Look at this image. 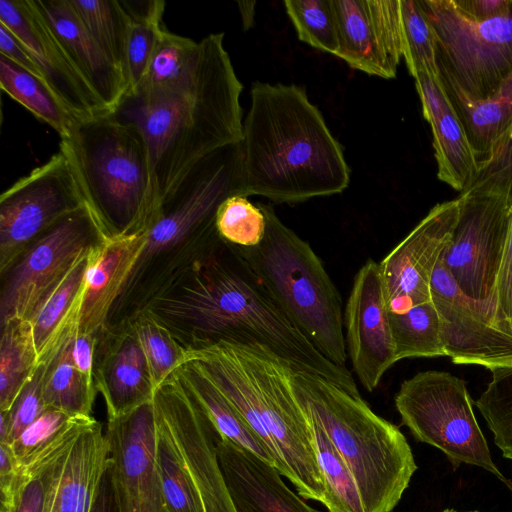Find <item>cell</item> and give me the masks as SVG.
<instances>
[{
    "mask_svg": "<svg viewBox=\"0 0 512 512\" xmlns=\"http://www.w3.org/2000/svg\"><path fill=\"white\" fill-rule=\"evenodd\" d=\"M79 418L49 408L11 444L21 467L54 444Z\"/></svg>",
    "mask_w": 512,
    "mask_h": 512,
    "instance_id": "cell-46",
    "label": "cell"
},
{
    "mask_svg": "<svg viewBox=\"0 0 512 512\" xmlns=\"http://www.w3.org/2000/svg\"><path fill=\"white\" fill-rule=\"evenodd\" d=\"M436 38L437 64L447 93L469 101L491 97L512 74V5L476 22L452 0H420Z\"/></svg>",
    "mask_w": 512,
    "mask_h": 512,
    "instance_id": "cell-9",
    "label": "cell"
},
{
    "mask_svg": "<svg viewBox=\"0 0 512 512\" xmlns=\"http://www.w3.org/2000/svg\"><path fill=\"white\" fill-rule=\"evenodd\" d=\"M155 416L157 465L168 508L170 512H202L200 498L184 458L169 428L156 411Z\"/></svg>",
    "mask_w": 512,
    "mask_h": 512,
    "instance_id": "cell-39",
    "label": "cell"
},
{
    "mask_svg": "<svg viewBox=\"0 0 512 512\" xmlns=\"http://www.w3.org/2000/svg\"><path fill=\"white\" fill-rule=\"evenodd\" d=\"M308 419L324 480L323 505L328 512H365L358 485L346 462L322 428L309 416Z\"/></svg>",
    "mask_w": 512,
    "mask_h": 512,
    "instance_id": "cell-38",
    "label": "cell"
},
{
    "mask_svg": "<svg viewBox=\"0 0 512 512\" xmlns=\"http://www.w3.org/2000/svg\"><path fill=\"white\" fill-rule=\"evenodd\" d=\"M1 327L0 410H10L39 363L32 322L15 317Z\"/></svg>",
    "mask_w": 512,
    "mask_h": 512,
    "instance_id": "cell-31",
    "label": "cell"
},
{
    "mask_svg": "<svg viewBox=\"0 0 512 512\" xmlns=\"http://www.w3.org/2000/svg\"><path fill=\"white\" fill-rule=\"evenodd\" d=\"M88 206L72 162L59 148L0 196V273L64 217Z\"/></svg>",
    "mask_w": 512,
    "mask_h": 512,
    "instance_id": "cell-11",
    "label": "cell"
},
{
    "mask_svg": "<svg viewBox=\"0 0 512 512\" xmlns=\"http://www.w3.org/2000/svg\"><path fill=\"white\" fill-rule=\"evenodd\" d=\"M266 220L262 241L236 247L288 320L328 360L346 366L342 299L308 242L287 227L272 206L259 203Z\"/></svg>",
    "mask_w": 512,
    "mask_h": 512,
    "instance_id": "cell-7",
    "label": "cell"
},
{
    "mask_svg": "<svg viewBox=\"0 0 512 512\" xmlns=\"http://www.w3.org/2000/svg\"><path fill=\"white\" fill-rule=\"evenodd\" d=\"M442 512H458V511H455V510H452V509H446ZM468 512H477V511H468Z\"/></svg>",
    "mask_w": 512,
    "mask_h": 512,
    "instance_id": "cell-56",
    "label": "cell"
},
{
    "mask_svg": "<svg viewBox=\"0 0 512 512\" xmlns=\"http://www.w3.org/2000/svg\"><path fill=\"white\" fill-rule=\"evenodd\" d=\"M395 406L414 438L440 449L454 468L481 467L512 491L491 458L462 379L444 371L419 372L401 384Z\"/></svg>",
    "mask_w": 512,
    "mask_h": 512,
    "instance_id": "cell-10",
    "label": "cell"
},
{
    "mask_svg": "<svg viewBox=\"0 0 512 512\" xmlns=\"http://www.w3.org/2000/svg\"><path fill=\"white\" fill-rule=\"evenodd\" d=\"M129 20L125 78L127 94L144 80L159 35L165 2L162 0H120ZM125 97V96H124Z\"/></svg>",
    "mask_w": 512,
    "mask_h": 512,
    "instance_id": "cell-33",
    "label": "cell"
},
{
    "mask_svg": "<svg viewBox=\"0 0 512 512\" xmlns=\"http://www.w3.org/2000/svg\"><path fill=\"white\" fill-rule=\"evenodd\" d=\"M250 95L240 143L246 197L297 203L348 187L343 148L303 87L256 81Z\"/></svg>",
    "mask_w": 512,
    "mask_h": 512,
    "instance_id": "cell-3",
    "label": "cell"
},
{
    "mask_svg": "<svg viewBox=\"0 0 512 512\" xmlns=\"http://www.w3.org/2000/svg\"><path fill=\"white\" fill-rule=\"evenodd\" d=\"M33 3L74 67L113 113L127 93V83L121 71L88 34L68 0H33Z\"/></svg>",
    "mask_w": 512,
    "mask_h": 512,
    "instance_id": "cell-25",
    "label": "cell"
},
{
    "mask_svg": "<svg viewBox=\"0 0 512 512\" xmlns=\"http://www.w3.org/2000/svg\"><path fill=\"white\" fill-rule=\"evenodd\" d=\"M430 293L446 356L456 364L490 371L512 366V330L498 323L488 301L473 299L458 287L441 258L432 274Z\"/></svg>",
    "mask_w": 512,
    "mask_h": 512,
    "instance_id": "cell-14",
    "label": "cell"
},
{
    "mask_svg": "<svg viewBox=\"0 0 512 512\" xmlns=\"http://www.w3.org/2000/svg\"><path fill=\"white\" fill-rule=\"evenodd\" d=\"M144 307L186 348L220 340L263 345L296 370L360 395L351 372L322 355L288 320L236 247L216 239Z\"/></svg>",
    "mask_w": 512,
    "mask_h": 512,
    "instance_id": "cell-1",
    "label": "cell"
},
{
    "mask_svg": "<svg viewBox=\"0 0 512 512\" xmlns=\"http://www.w3.org/2000/svg\"><path fill=\"white\" fill-rule=\"evenodd\" d=\"M147 230L108 236L91 249L79 314L81 333L100 335L107 329L109 313L145 250Z\"/></svg>",
    "mask_w": 512,
    "mask_h": 512,
    "instance_id": "cell-21",
    "label": "cell"
},
{
    "mask_svg": "<svg viewBox=\"0 0 512 512\" xmlns=\"http://www.w3.org/2000/svg\"><path fill=\"white\" fill-rule=\"evenodd\" d=\"M105 433L119 512H170L157 465L153 402L108 419Z\"/></svg>",
    "mask_w": 512,
    "mask_h": 512,
    "instance_id": "cell-15",
    "label": "cell"
},
{
    "mask_svg": "<svg viewBox=\"0 0 512 512\" xmlns=\"http://www.w3.org/2000/svg\"><path fill=\"white\" fill-rule=\"evenodd\" d=\"M127 327L137 339L148 363L155 389L186 363L187 348L170 328L146 307L128 318Z\"/></svg>",
    "mask_w": 512,
    "mask_h": 512,
    "instance_id": "cell-35",
    "label": "cell"
},
{
    "mask_svg": "<svg viewBox=\"0 0 512 512\" xmlns=\"http://www.w3.org/2000/svg\"><path fill=\"white\" fill-rule=\"evenodd\" d=\"M0 87L38 119L51 126L60 138L69 134L75 119L45 82L3 55H0Z\"/></svg>",
    "mask_w": 512,
    "mask_h": 512,
    "instance_id": "cell-32",
    "label": "cell"
},
{
    "mask_svg": "<svg viewBox=\"0 0 512 512\" xmlns=\"http://www.w3.org/2000/svg\"><path fill=\"white\" fill-rule=\"evenodd\" d=\"M188 361L238 410L297 494L323 504L310 421L291 384L294 367L263 345L225 340L187 348Z\"/></svg>",
    "mask_w": 512,
    "mask_h": 512,
    "instance_id": "cell-4",
    "label": "cell"
},
{
    "mask_svg": "<svg viewBox=\"0 0 512 512\" xmlns=\"http://www.w3.org/2000/svg\"><path fill=\"white\" fill-rule=\"evenodd\" d=\"M458 11L466 18L482 22L508 11L512 0H452Z\"/></svg>",
    "mask_w": 512,
    "mask_h": 512,
    "instance_id": "cell-51",
    "label": "cell"
},
{
    "mask_svg": "<svg viewBox=\"0 0 512 512\" xmlns=\"http://www.w3.org/2000/svg\"><path fill=\"white\" fill-rule=\"evenodd\" d=\"M404 55L410 74L425 72L439 77L436 38L420 0H400Z\"/></svg>",
    "mask_w": 512,
    "mask_h": 512,
    "instance_id": "cell-42",
    "label": "cell"
},
{
    "mask_svg": "<svg viewBox=\"0 0 512 512\" xmlns=\"http://www.w3.org/2000/svg\"><path fill=\"white\" fill-rule=\"evenodd\" d=\"M223 39L224 33H217L200 41L197 66L181 85L129 93L113 112L136 126L146 140L156 213L164 197L195 163L242 141L243 86Z\"/></svg>",
    "mask_w": 512,
    "mask_h": 512,
    "instance_id": "cell-2",
    "label": "cell"
},
{
    "mask_svg": "<svg viewBox=\"0 0 512 512\" xmlns=\"http://www.w3.org/2000/svg\"><path fill=\"white\" fill-rule=\"evenodd\" d=\"M110 465V445L95 420L77 437L66 459L51 512H90Z\"/></svg>",
    "mask_w": 512,
    "mask_h": 512,
    "instance_id": "cell-26",
    "label": "cell"
},
{
    "mask_svg": "<svg viewBox=\"0 0 512 512\" xmlns=\"http://www.w3.org/2000/svg\"><path fill=\"white\" fill-rule=\"evenodd\" d=\"M216 451L238 512H320L292 491L274 466L255 454L219 435Z\"/></svg>",
    "mask_w": 512,
    "mask_h": 512,
    "instance_id": "cell-23",
    "label": "cell"
},
{
    "mask_svg": "<svg viewBox=\"0 0 512 512\" xmlns=\"http://www.w3.org/2000/svg\"><path fill=\"white\" fill-rule=\"evenodd\" d=\"M176 371L221 438L255 454L277 469V461L269 448L204 374L189 361Z\"/></svg>",
    "mask_w": 512,
    "mask_h": 512,
    "instance_id": "cell-28",
    "label": "cell"
},
{
    "mask_svg": "<svg viewBox=\"0 0 512 512\" xmlns=\"http://www.w3.org/2000/svg\"><path fill=\"white\" fill-rule=\"evenodd\" d=\"M200 51V42L162 29L147 74L135 91L169 89L181 85L194 72Z\"/></svg>",
    "mask_w": 512,
    "mask_h": 512,
    "instance_id": "cell-40",
    "label": "cell"
},
{
    "mask_svg": "<svg viewBox=\"0 0 512 512\" xmlns=\"http://www.w3.org/2000/svg\"><path fill=\"white\" fill-rule=\"evenodd\" d=\"M90 512H119L111 478L110 465L99 486Z\"/></svg>",
    "mask_w": 512,
    "mask_h": 512,
    "instance_id": "cell-53",
    "label": "cell"
},
{
    "mask_svg": "<svg viewBox=\"0 0 512 512\" xmlns=\"http://www.w3.org/2000/svg\"><path fill=\"white\" fill-rule=\"evenodd\" d=\"M448 96L479 163L512 125V74L485 100L469 101Z\"/></svg>",
    "mask_w": 512,
    "mask_h": 512,
    "instance_id": "cell-30",
    "label": "cell"
},
{
    "mask_svg": "<svg viewBox=\"0 0 512 512\" xmlns=\"http://www.w3.org/2000/svg\"><path fill=\"white\" fill-rule=\"evenodd\" d=\"M397 360L446 356L438 311L432 300L412 306L403 313L389 312Z\"/></svg>",
    "mask_w": 512,
    "mask_h": 512,
    "instance_id": "cell-37",
    "label": "cell"
},
{
    "mask_svg": "<svg viewBox=\"0 0 512 512\" xmlns=\"http://www.w3.org/2000/svg\"><path fill=\"white\" fill-rule=\"evenodd\" d=\"M492 307L498 323L512 330V207L509 208L508 237L497 275Z\"/></svg>",
    "mask_w": 512,
    "mask_h": 512,
    "instance_id": "cell-48",
    "label": "cell"
},
{
    "mask_svg": "<svg viewBox=\"0 0 512 512\" xmlns=\"http://www.w3.org/2000/svg\"><path fill=\"white\" fill-rule=\"evenodd\" d=\"M47 363L39 364L9 410L11 428L7 444H12L49 408L43 401V382Z\"/></svg>",
    "mask_w": 512,
    "mask_h": 512,
    "instance_id": "cell-47",
    "label": "cell"
},
{
    "mask_svg": "<svg viewBox=\"0 0 512 512\" xmlns=\"http://www.w3.org/2000/svg\"><path fill=\"white\" fill-rule=\"evenodd\" d=\"M106 237L89 206L47 230L7 272L1 323L15 317L32 322L77 262Z\"/></svg>",
    "mask_w": 512,
    "mask_h": 512,
    "instance_id": "cell-12",
    "label": "cell"
},
{
    "mask_svg": "<svg viewBox=\"0 0 512 512\" xmlns=\"http://www.w3.org/2000/svg\"><path fill=\"white\" fill-rule=\"evenodd\" d=\"M465 190L501 195L512 207V125L478 163L476 176Z\"/></svg>",
    "mask_w": 512,
    "mask_h": 512,
    "instance_id": "cell-45",
    "label": "cell"
},
{
    "mask_svg": "<svg viewBox=\"0 0 512 512\" xmlns=\"http://www.w3.org/2000/svg\"><path fill=\"white\" fill-rule=\"evenodd\" d=\"M11 428L9 410H0V443H7Z\"/></svg>",
    "mask_w": 512,
    "mask_h": 512,
    "instance_id": "cell-54",
    "label": "cell"
},
{
    "mask_svg": "<svg viewBox=\"0 0 512 512\" xmlns=\"http://www.w3.org/2000/svg\"><path fill=\"white\" fill-rule=\"evenodd\" d=\"M458 199L457 223L441 261L467 296L492 306L510 206L501 195L474 190L461 192Z\"/></svg>",
    "mask_w": 512,
    "mask_h": 512,
    "instance_id": "cell-13",
    "label": "cell"
},
{
    "mask_svg": "<svg viewBox=\"0 0 512 512\" xmlns=\"http://www.w3.org/2000/svg\"><path fill=\"white\" fill-rule=\"evenodd\" d=\"M96 347L94 380L105 400L108 419L152 402L156 389L148 363L126 324L116 332L104 330Z\"/></svg>",
    "mask_w": 512,
    "mask_h": 512,
    "instance_id": "cell-22",
    "label": "cell"
},
{
    "mask_svg": "<svg viewBox=\"0 0 512 512\" xmlns=\"http://www.w3.org/2000/svg\"><path fill=\"white\" fill-rule=\"evenodd\" d=\"M215 226L219 237L237 247H254L265 234L266 220L259 205L246 196L233 195L219 206Z\"/></svg>",
    "mask_w": 512,
    "mask_h": 512,
    "instance_id": "cell-44",
    "label": "cell"
},
{
    "mask_svg": "<svg viewBox=\"0 0 512 512\" xmlns=\"http://www.w3.org/2000/svg\"><path fill=\"white\" fill-rule=\"evenodd\" d=\"M21 465L10 444L0 443V490L7 492L13 485Z\"/></svg>",
    "mask_w": 512,
    "mask_h": 512,
    "instance_id": "cell-52",
    "label": "cell"
},
{
    "mask_svg": "<svg viewBox=\"0 0 512 512\" xmlns=\"http://www.w3.org/2000/svg\"><path fill=\"white\" fill-rule=\"evenodd\" d=\"M414 79L433 134L437 177L461 193L478 171L475 152L440 76L420 72Z\"/></svg>",
    "mask_w": 512,
    "mask_h": 512,
    "instance_id": "cell-24",
    "label": "cell"
},
{
    "mask_svg": "<svg viewBox=\"0 0 512 512\" xmlns=\"http://www.w3.org/2000/svg\"><path fill=\"white\" fill-rule=\"evenodd\" d=\"M94 421L93 417L79 418L54 444L22 466L12 487L1 494V512H51L72 445Z\"/></svg>",
    "mask_w": 512,
    "mask_h": 512,
    "instance_id": "cell-27",
    "label": "cell"
},
{
    "mask_svg": "<svg viewBox=\"0 0 512 512\" xmlns=\"http://www.w3.org/2000/svg\"><path fill=\"white\" fill-rule=\"evenodd\" d=\"M254 4L255 2H250L249 7H247L248 2H238L240 13L242 16L243 26L245 27V29H248L253 23Z\"/></svg>",
    "mask_w": 512,
    "mask_h": 512,
    "instance_id": "cell-55",
    "label": "cell"
},
{
    "mask_svg": "<svg viewBox=\"0 0 512 512\" xmlns=\"http://www.w3.org/2000/svg\"><path fill=\"white\" fill-rule=\"evenodd\" d=\"M492 378L476 406L503 456L512 460V366L491 371Z\"/></svg>",
    "mask_w": 512,
    "mask_h": 512,
    "instance_id": "cell-43",
    "label": "cell"
},
{
    "mask_svg": "<svg viewBox=\"0 0 512 512\" xmlns=\"http://www.w3.org/2000/svg\"><path fill=\"white\" fill-rule=\"evenodd\" d=\"M0 55L5 56L23 69L43 80V76L28 50L2 23H0Z\"/></svg>",
    "mask_w": 512,
    "mask_h": 512,
    "instance_id": "cell-50",
    "label": "cell"
},
{
    "mask_svg": "<svg viewBox=\"0 0 512 512\" xmlns=\"http://www.w3.org/2000/svg\"><path fill=\"white\" fill-rule=\"evenodd\" d=\"M99 335L85 334L78 330V325L70 336V354L73 364L86 382L95 386L94 364Z\"/></svg>",
    "mask_w": 512,
    "mask_h": 512,
    "instance_id": "cell-49",
    "label": "cell"
},
{
    "mask_svg": "<svg viewBox=\"0 0 512 512\" xmlns=\"http://www.w3.org/2000/svg\"><path fill=\"white\" fill-rule=\"evenodd\" d=\"M333 5L337 57L366 74L395 78L404 55L400 0H333Z\"/></svg>",
    "mask_w": 512,
    "mask_h": 512,
    "instance_id": "cell-19",
    "label": "cell"
},
{
    "mask_svg": "<svg viewBox=\"0 0 512 512\" xmlns=\"http://www.w3.org/2000/svg\"><path fill=\"white\" fill-rule=\"evenodd\" d=\"M458 214V198L436 204L379 263L389 312L403 313L431 300L432 274L451 241Z\"/></svg>",
    "mask_w": 512,
    "mask_h": 512,
    "instance_id": "cell-16",
    "label": "cell"
},
{
    "mask_svg": "<svg viewBox=\"0 0 512 512\" xmlns=\"http://www.w3.org/2000/svg\"><path fill=\"white\" fill-rule=\"evenodd\" d=\"M68 2L88 34L125 78L130 20L121 2L119 0H68Z\"/></svg>",
    "mask_w": 512,
    "mask_h": 512,
    "instance_id": "cell-36",
    "label": "cell"
},
{
    "mask_svg": "<svg viewBox=\"0 0 512 512\" xmlns=\"http://www.w3.org/2000/svg\"><path fill=\"white\" fill-rule=\"evenodd\" d=\"M344 327L353 370L361 385L372 392L398 361L378 262L368 260L355 275Z\"/></svg>",
    "mask_w": 512,
    "mask_h": 512,
    "instance_id": "cell-17",
    "label": "cell"
},
{
    "mask_svg": "<svg viewBox=\"0 0 512 512\" xmlns=\"http://www.w3.org/2000/svg\"><path fill=\"white\" fill-rule=\"evenodd\" d=\"M71 334L47 362L43 401L47 408L62 411L72 417H92L97 390L86 382L73 364L70 354Z\"/></svg>",
    "mask_w": 512,
    "mask_h": 512,
    "instance_id": "cell-34",
    "label": "cell"
},
{
    "mask_svg": "<svg viewBox=\"0 0 512 512\" xmlns=\"http://www.w3.org/2000/svg\"><path fill=\"white\" fill-rule=\"evenodd\" d=\"M305 413L340 453L358 485L365 512H392L417 465L400 429L362 399L314 373L292 369Z\"/></svg>",
    "mask_w": 512,
    "mask_h": 512,
    "instance_id": "cell-5",
    "label": "cell"
},
{
    "mask_svg": "<svg viewBox=\"0 0 512 512\" xmlns=\"http://www.w3.org/2000/svg\"><path fill=\"white\" fill-rule=\"evenodd\" d=\"M154 407L184 458L202 512H238L218 462V433L194 398L184 389H175L159 396Z\"/></svg>",
    "mask_w": 512,
    "mask_h": 512,
    "instance_id": "cell-20",
    "label": "cell"
},
{
    "mask_svg": "<svg viewBox=\"0 0 512 512\" xmlns=\"http://www.w3.org/2000/svg\"><path fill=\"white\" fill-rule=\"evenodd\" d=\"M233 195L245 196L240 143L199 160L164 197L147 230L145 250L130 281L152 260L176 248L208 246L219 236L217 210Z\"/></svg>",
    "mask_w": 512,
    "mask_h": 512,
    "instance_id": "cell-8",
    "label": "cell"
},
{
    "mask_svg": "<svg viewBox=\"0 0 512 512\" xmlns=\"http://www.w3.org/2000/svg\"><path fill=\"white\" fill-rule=\"evenodd\" d=\"M284 6L300 41L338 55L339 32L333 0H285Z\"/></svg>",
    "mask_w": 512,
    "mask_h": 512,
    "instance_id": "cell-41",
    "label": "cell"
},
{
    "mask_svg": "<svg viewBox=\"0 0 512 512\" xmlns=\"http://www.w3.org/2000/svg\"><path fill=\"white\" fill-rule=\"evenodd\" d=\"M59 148L108 236L149 229L157 210L155 183L148 146L136 126L113 113L75 120Z\"/></svg>",
    "mask_w": 512,
    "mask_h": 512,
    "instance_id": "cell-6",
    "label": "cell"
},
{
    "mask_svg": "<svg viewBox=\"0 0 512 512\" xmlns=\"http://www.w3.org/2000/svg\"><path fill=\"white\" fill-rule=\"evenodd\" d=\"M0 23L28 50L45 84L75 120L110 113L74 67L33 0H0Z\"/></svg>",
    "mask_w": 512,
    "mask_h": 512,
    "instance_id": "cell-18",
    "label": "cell"
},
{
    "mask_svg": "<svg viewBox=\"0 0 512 512\" xmlns=\"http://www.w3.org/2000/svg\"><path fill=\"white\" fill-rule=\"evenodd\" d=\"M89 253L71 269L32 321L39 364L55 355L79 323Z\"/></svg>",
    "mask_w": 512,
    "mask_h": 512,
    "instance_id": "cell-29",
    "label": "cell"
}]
</instances>
